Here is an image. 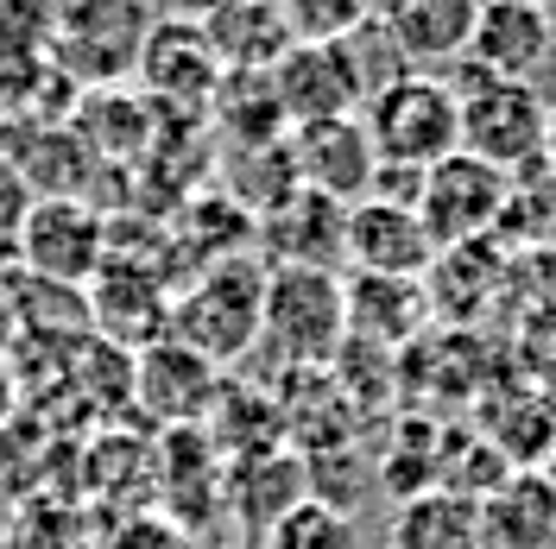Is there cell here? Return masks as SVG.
<instances>
[{"label": "cell", "instance_id": "obj_32", "mask_svg": "<svg viewBox=\"0 0 556 549\" xmlns=\"http://www.w3.org/2000/svg\"><path fill=\"white\" fill-rule=\"evenodd\" d=\"M235 549H260V544H235Z\"/></svg>", "mask_w": 556, "mask_h": 549}, {"label": "cell", "instance_id": "obj_3", "mask_svg": "<svg viewBox=\"0 0 556 549\" xmlns=\"http://www.w3.org/2000/svg\"><path fill=\"white\" fill-rule=\"evenodd\" d=\"M266 259L235 253L215 259L190 291L172 297V335L184 347H197L203 360H215L222 373L241 367L247 354L260 347V309H266Z\"/></svg>", "mask_w": 556, "mask_h": 549}, {"label": "cell", "instance_id": "obj_17", "mask_svg": "<svg viewBox=\"0 0 556 549\" xmlns=\"http://www.w3.org/2000/svg\"><path fill=\"white\" fill-rule=\"evenodd\" d=\"M139 64H146V82L159 95H172V102H215V89L228 76L203 33V20H165V26H152L146 44H139Z\"/></svg>", "mask_w": 556, "mask_h": 549}, {"label": "cell", "instance_id": "obj_10", "mask_svg": "<svg viewBox=\"0 0 556 549\" xmlns=\"http://www.w3.org/2000/svg\"><path fill=\"white\" fill-rule=\"evenodd\" d=\"M285 145H291V165H298V183H304V190L329 196V203H361V196H374L380 158H374V139L361 127V114H348V120H316V127H291Z\"/></svg>", "mask_w": 556, "mask_h": 549}, {"label": "cell", "instance_id": "obj_15", "mask_svg": "<svg viewBox=\"0 0 556 549\" xmlns=\"http://www.w3.org/2000/svg\"><path fill=\"white\" fill-rule=\"evenodd\" d=\"M311 499V474H304V455L291 448H266V455H235L222 468V512L247 531V544H260L291 506Z\"/></svg>", "mask_w": 556, "mask_h": 549}, {"label": "cell", "instance_id": "obj_28", "mask_svg": "<svg viewBox=\"0 0 556 549\" xmlns=\"http://www.w3.org/2000/svg\"><path fill=\"white\" fill-rule=\"evenodd\" d=\"M13 342H20V322H13V291H7V272H0V367H7Z\"/></svg>", "mask_w": 556, "mask_h": 549}, {"label": "cell", "instance_id": "obj_31", "mask_svg": "<svg viewBox=\"0 0 556 549\" xmlns=\"http://www.w3.org/2000/svg\"><path fill=\"white\" fill-rule=\"evenodd\" d=\"M544 165H551V171H556V127H551V158H544Z\"/></svg>", "mask_w": 556, "mask_h": 549}, {"label": "cell", "instance_id": "obj_25", "mask_svg": "<svg viewBox=\"0 0 556 549\" xmlns=\"http://www.w3.org/2000/svg\"><path fill=\"white\" fill-rule=\"evenodd\" d=\"M513 360H519V373L531 379L538 392H551V398H556V304L519 309V329H513Z\"/></svg>", "mask_w": 556, "mask_h": 549}, {"label": "cell", "instance_id": "obj_12", "mask_svg": "<svg viewBox=\"0 0 556 549\" xmlns=\"http://www.w3.org/2000/svg\"><path fill=\"white\" fill-rule=\"evenodd\" d=\"M273 102L285 114V127H316V120H348L361 114V82L348 69L342 44H291L273 69Z\"/></svg>", "mask_w": 556, "mask_h": 549}, {"label": "cell", "instance_id": "obj_21", "mask_svg": "<svg viewBox=\"0 0 556 549\" xmlns=\"http://www.w3.org/2000/svg\"><path fill=\"white\" fill-rule=\"evenodd\" d=\"M7 291H13V322H20V335H33V342H83V335H96V329H89V291L33 278V272H20V266L7 272Z\"/></svg>", "mask_w": 556, "mask_h": 549}, {"label": "cell", "instance_id": "obj_26", "mask_svg": "<svg viewBox=\"0 0 556 549\" xmlns=\"http://www.w3.org/2000/svg\"><path fill=\"white\" fill-rule=\"evenodd\" d=\"M26 215H33V183L13 171V158L0 152V272H7L13 253H20V228H26Z\"/></svg>", "mask_w": 556, "mask_h": 549}, {"label": "cell", "instance_id": "obj_24", "mask_svg": "<svg viewBox=\"0 0 556 549\" xmlns=\"http://www.w3.org/2000/svg\"><path fill=\"white\" fill-rule=\"evenodd\" d=\"M291 44H342L374 20V0H273Z\"/></svg>", "mask_w": 556, "mask_h": 549}, {"label": "cell", "instance_id": "obj_7", "mask_svg": "<svg viewBox=\"0 0 556 549\" xmlns=\"http://www.w3.org/2000/svg\"><path fill=\"white\" fill-rule=\"evenodd\" d=\"M222 385H228V373L203 360L197 347H184L177 335L134 354V411L152 430H203Z\"/></svg>", "mask_w": 556, "mask_h": 549}, {"label": "cell", "instance_id": "obj_20", "mask_svg": "<svg viewBox=\"0 0 556 549\" xmlns=\"http://www.w3.org/2000/svg\"><path fill=\"white\" fill-rule=\"evenodd\" d=\"M203 33H208V44H215L222 69H247V76H266V69L291 51V33H285V20H278L273 0H241V7H228V13H208Z\"/></svg>", "mask_w": 556, "mask_h": 549}, {"label": "cell", "instance_id": "obj_13", "mask_svg": "<svg viewBox=\"0 0 556 549\" xmlns=\"http://www.w3.org/2000/svg\"><path fill=\"white\" fill-rule=\"evenodd\" d=\"M374 20L399 44V58L430 76V69L468 64L481 0H374Z\"/></svg>", "mask_w": 556, "mask_h": 549}, {"label": "cell", "instance_id": "obj_9", "mask_svg": "<svg viewBox=\"0 0 556 549\" xmlns=\"http://www.w3.org/2000/svg\"><path fill=\"white\" fill-rule=\"evenodd\" d=\"M437 241L424 234L412 203H386V196H361L348 203V246H342V272L361 278H417L430 272Z\"/></svg>", "mask_w": 556, "mask_h": 549}, {"label": "cell", "instance_id": "obj_4", "mask_svg": "<svg viewBox=\"0 0 556 549\" xmlns=\"http://www.w3.org/2000/svg\"><path fill=\"white\" fill-rule=\"evenodd\" d=\"M361 127L374 139V158L386 171H430L462 152V107H455L450 76H399L380 95L361 102Z\"/></svg>", "mask_w": 556, "mask_h": 549}, {"label": "cell", "instance_id": "obj_8", "mask_svg": "<svg viewBox=\"0 0 556 549\" xmlns=\"http://www.w3.org/2000/svg\"><path fill=\"white\" fill-rule=\"evenodd\" d=\"M506 291H513V246L500 234L468 246H443L430 259V272H424V304L450 329H481Z\"/></svg>", "mask_w": 556, "mask_h": 549}, {"label": "cell", "instance_id": "obj_23", "mask_svg": "<svg viewBox=\"0 0 556 549\" xmlns=\"http://www.w3.org/2000/svg\"><path fill=\"white\" fill-rule=\"evenodd\" d=\"M500 241L506 246H556V171L551 165L513 177V203H506V221H500Z\"/></svg>", "mask_w": 556, "mask_h": 549}, {"label": "cell", "instance_id": "obj_11", "mask_svg": "<svg viewBox=\"0 0 556 549\" xmlns=\"http://www.w3.org/2000/svg\"><path fill=\"white\" fill-rule=\"evenodd\" d=\"M89 329H96L102 342L127 347V354L165 342V335H172V291H165V272L108 259L102 272H96V284H89Z\"/></svg>", "mask_w": 556, "mask_h": 549}, {"label": "cell", "instance_id": "obj_19", "mask_svg": "<svg viewBox=\"0 0 556 549\" xmlns=\"http://www.w3.org/2000/svg\"><path fill=\"white\" fill-rule=\"evenodd\" d=\"M386 549H481V531H475V499L462 493H412L392 506V524H386Z\"/></svg>", "mask_w": 556, "mask_h": 549}, {"label": "cell", "instance_id": "obj_27", "mask_svg": "<svg viewBox=\"0 0 556 549\" xmlns=\"http://www.w3.org/2000/svg\"><path fill=\"white\" fill-rule=\"evenodd\" d=\"M108 549H197V537L184 524H172L165 512H127L114 524Z\"/></svg>", "mask_w": 556, "mask_h": 549}, {"label": "cell", "instance_id": "obj_2", "mask_svg": "<svg viewBox=\"0 0 556 549\" xmlns=\"http://www.w3.org/2000/svg\"><path fill=\"white\" fill-rule=\"evenodd\" d=\"M348 342V284L342 272L316 266H273L266 272V309H260V347L285 373L329 367Z\"/></svg>", "mask_w": 556, "mask_h": 549}, {"label": "cell", "instance_id": "obj_14", "mask_svg": "<svg viewBox=\"0 0 556 549\" xmlns=\"http://www.w3.org/2000/svg\"><path fill=\"white\" fill-rule=\"evenodd\" d=\"M551 58H556V20L544 0H481L468 64L513 76V82H538L551 69Z\"/></svg>", "mask_w": 556, "mask_h": 549}, {"label": "cell", "instance_id": "obj_29", "mask_svg": "<svg viewBox=\"0 0 556 549\" xmlns=\"http://www.w3.org/2000/svg\"><path fill=\"white\" fill-rule=\"evenodd\" d=\"M177 7H184V20H208V13H228L241 0H177Z\"/></svg>", "mask_w": 556, "mask_h": 549}, {"label": "cell", "instance_id": "obj_18", "mask_svg": "<svg viewBox=\"0 0 556 549\" xmlns=\"http://www.w3.org/2000/svg\"><path fill=\"white\" fill-rule=\"evenodd\" d=\"M348 335H367L374 347H399L424 329V284L417 278H361L348 272Z\"/></svg>", "mask_w": 556, "mask_h": 549}, {"label": "cell", "instance_id": "obj_1", "mask_svg": "<svg viewBox=\"0 0 556 549\" xmlns=\"http://www.w3.org/2000/svg\"><path fill=\"white\" fill-rule=\"evenodd\" d=\"M450 89L462 107V152H475L481 165L506 177H525L551 158L556 114L538 82H513V76H493L481 64H455Z\"/></svg>", "mask_w": 556, "mask_h": 549}, {"label": "cell", "instance_id": "obj_22", "mask_svg": "<svg viewBox=\"0 0 556 549\" xmlns=\"http://www.w3.org/2000/svg\"><path fill=\"white\" fill-rule=\"evenodd\" d=\"M260 549H361V531H354V512L329 499H304L260 537Z\"/></svg>", "mask_w": 556, "mask_h": 549}, {"label": "cell", "instance_id": "obj_30", "mask_svg": "<svg viewBox=\"0 0 556 549\" xmlns=\"http://www.w3.org/2000/svg\"><path fill=\"white\" fill-rule=\"evenodd\" d=\"M13 405H20V385H13V373H7V367H0V423L13 417Z\"/></svg>", "mask_w": 556, "mask_h": 549}, {"label": "cell", "instance_id": "obj_5", "mask_svg": "<svg viewBox=\"0 0 556 549\" xmlns=\"http://www.w3.org/2000/svg\"><path fill=\"white\" fill-rule=\"evenodd\" d=\"M506 203H513V177L481 165L475 152H455L443 165H430L424 183H417V221L424 234L443 246H468V241H493L500 221H506Z\"/></svg>", "mask_w": 556, "mask_h": 549}, {"label": "cell", "instance_id": "obj_6", "mask_svg": "<svg viewBox=\"0 0 556 549\" xmlns=\"http://www.w3.org/2000/svg\"><path fill=\"white\" fill-rule=\"evenodd\" d=\"M13 266L70 291H89L96 272L108 266V221L102 208H89L83 196H33V215L20 228V253ZM7 266V272H13Z\"/></svg>", "mask_w": 556, "mask_h": 549}, {"label": "cell", "instance_id": "obj_16", "mask_svg": "<svg viewBox=\"0 0 556 549\" xmlns=\"http://www.w3.org/2000/svg\"><path fill=\"white\" fill-rule=\"evenodd\" d=\"M481 549H556V481L544 468H525L475 506Z\"/></svg>", "mask_w": 556, "mask_h": 549}]
</instances>
